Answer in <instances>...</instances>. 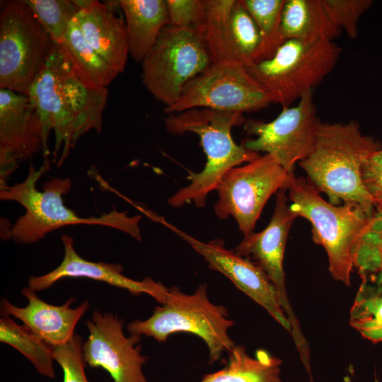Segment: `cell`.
I'll return each instance as SVG.
<instances>
[{
  "label": "cell",
  "mask_w": 382,
  "mask_h": 382,
  "mask_svg": "<svg viewBox=\"0 0 382 382\" xmlns=\"http://www.w3.org/2000/svg\"><path fill=\"white\" fill-rule=\"evenodd\" d=\"M85 324L89 332L82 345L85 363L103 368L114 382H147L142 371L147 357L141 354V345L135 346L141 336L126 337L123 319L95 310Z\"/></svg>",
  "instance_id": "cell-14"
},
{
  "label": "cell",
  "mask_w": 382,
  "mask_h": 382,
  "mask_svg": "<svg viewBox=\"0 0 382 382\" xmlns=\"http://www.w3.org/2000/svg\"><path fill=\"white\" fill-rule=\"evenodd\" d=\"M361 277L382 274V206L376 207L359 243L354 261Z\"/></svg>",
  "instance_id": "cell-30"
},
{
  "label": "cell",
  "mask_w": 382,
  "mask_h": 382,
  "mask_svg": "<svg viewBox=\"0 0 382 382\" xmlns=\"http://www.w3.org/2000/svg\"><path fill=\"white\" fill-rule=\"evenodd\" d=\"M288 200L286 190H279L277 193L273 214L267 226L260 232L244 236L233 250L240 256L254 260L264 270L274 285L282 308L291 324V335L300 358L306 359L310 357V348L289 302L283 268L288 234L294 221L298 217L291 209Z\"/></svg>",
  "instance_id": "cell-13"
},
{
  "label": "cell",
  "mask_w": 382,
  "mask_h": 382,
  "mask_svg": "<svg viewBox=\"0 0 382 382\" xmlns=\"http://www.w3.org/2000/svg\"><path fill=\"white\" fill-rule=\"evenodd\" d=\"M28 96L39 114L43 137V158L49 157L48 140L55 134L53 157L60 166L69 151L86 132H100L102 115L108 96V89H91L73 74L66 57L57 42L43 69L33 82Z\"/></svg>",
  "instance_id": "cell-1"
},
{
  "label": "cell",
  "mask_w": 382,
  "mask_h": 382,
  "mask_svg": "<svg viewBox=\"0 0 382 382\" xmlns=\"http://www.w3.org/2000/svg\"><path fill=\"white\" fill-rule=\"evenodd\" d=\"M236 1L204 0L203 16L193 28L204 46L212 64L226 62L239 63L230 28V16Z\"/></svg>",
  "instance_id": "cell-23"
},
{
  "label": "cell",
  "mask_w": 382,
  "mask_h": 382,
  "mask_svg": "<svg viewBox=\"0 0 382 382\" xmlns=\"http://www.w3.org/2000/svg\"><path fill=\"white\" fill-rule=\"evenodd\" d=\"M83 343V338L75 334L67 343L53 347L54 360L63 371V382H88L84 371Z\"/></svg>",
  "instance_id": "cell-32"
},
{
  "label": "cell",
  "mask_w": 382,
  "mask_h": 382,
  "mask_svg": "<svg viewBox=\"0 0 382 382\" xmlns=\"http://www.w3.org/2000/svg\"><path fill=\"white\" fill-rule=\"evenodd\" d=\"M59 44L73 74L87 88H106L119 74L88 43L74 19Z\"/></svg>",
  "instance_id": "cell-22"
},
{
  "label": "cell",
  "mask_w": 382,
  "mask_h": 382,
  "mask_svg": "<svg viewBox=\"0 0 382 382\" xmlns=\"http://www.w3.org/2000/svg\"><path fill=\"white\" fill-rule=\"evenodd\" d=\"M170 24L182 28H195L201 21L204 0H166Z\"/></svg>",
  "instance_id": "cell-33"
},
{
  "label": "cell",
  "mask_w": 382,
  "mask_h": 382,
  "mask_svg": "<svg viewBox=\"0 0 382 382\" xmlns=\"http://www.w3.org/2000/svg\"><path fill=\"white\" fill-rule=\"evenodd\" d=\"M224 368L205 375L200 382H282V360L264 349L250 357L242 345H235L228 353Z\"/></svg>",
  "instance_id": "cell-24"
},
{
  "label": "cell",
  "mask_w": 382,
  "mask_h": 382,
  "mask_svg": "<svg viewBox=\"0 0 382 382\" xmlns=\"http://www.w3.org/2000/svg\"><path fill=\"white\" fill-rule=\"evenodd\" d=\"M349 324L365 339L382 342V274L361 277Z\"/></svg>",
  "instance_id": "cell-25"
},
{
  "label": "cell",
  "mask_w": 382,
  "mask_h": 382,
  "mask_svg": "<svg viewBox=\"0 0 382 382\" xmlns=\"http://www.w3.org/2000/svg\"><path fill=\"white\" fill-rule=\"evenodd\" d=\"M125 18L129 54L143 61L162 30L170 24L166 0H120Z\"/></svg>",
  "instance_id": "cell-20"
},
{
  "label": "cell",
  "mask_w": 382,
  "mask_h": 382,
  "mask_svg": "<svg viewBox=\"0 0 382 382\" xmlns=\"http://www.w3.org/2000/svg\"><path fill=\"white\" fill-rule=\"evenodd\" d=\"M53 45L24 0L6 1L0 14V88L28 96Z\"/></svg>",
  "instance_id": "cell-8"
},
{
  "label": "cell",
  "mask_w": 382,
  "mask_h": 382,
  "mask_svg": "<svg viewBox=\"0 0 382 382\" xmlns=\"http://www.w3.org/2000/svg\"><path fill=\"white\" fill-rule=\"evenodd\" d=\"M342 30L330 20L322 0H285L280 33L289 40L333 41Z\"/></svg>",
  "instance_id": "cell-21"
},
{
  "label": "cell",
  "mask_w": 382,
  "mask_h": 382,
  "mask_svg": "<svg viewBox=\"0 0 382 382\" xmlns=\"http://www.w3.org/2000/svg\"><path fill=\"white\" fill-rule=\"evenodd\" d=\"M230 28L238 62L245 68L253 66L255 64L261 36L255 20L242 0H236L232 8Z\"/></svg>",
  "instance_id": "cell-28"
},
{
  "label": "cell",
  "mask_w": 382,
  "mask_h": 382,
  "mask_svg": "<svg viewBox=\"0 0 382 382\" xmlns=\"http://www.w3.org/2000/svg\"><path fill=\"white\" fill-rule=\"evenodd\" d=\"M161 305L155 307L148 319L129 323L130 335H144L159 342L177 332L196 335L207 344L211 363L236 345L228 334L235 322L228 318L224 306L209 301L207 284H200L192 294H184L176 286L168 288Z\"/></svg>",
  "instance_id": "cell-6"
},
{
  "label": "cell",
  "mask_w": 382,
  "mask_h": 382,
  "mask_svg": "<svg viewBox=\"0 0 382 382\" xmlns=\"http://www.w3.org/2000/svg\"><path fill=\"white\" fill-rule=\"evenodd\" d=\"M50 168V158H45L37 169L30 165L23 181L0 187L1 200L16 202L25 209L8 231L9 238L18 243L29 244L38 242L51 231L65 226L98 224L117 228L137 241L141 240V216H129L126 212L112 211L99 217L84 218L66 207L62 196L71 187V179L69 178L46 181L43 190L39 191L37 183Z\"/></svg>",
  "instance_id": "cell-4"
},
{
  "label": "cell",
  "mask_w": 382,
  "mask_h": 382,
  "mask_svg": "<svg viewBox=\"0 0 382 382\" xmlns=\"http://www.w3.org/2000/svg\"><path fill=\"white\" fill-rule=\"evenodd\" d=\"M381 149L378 141L361 132L356 121L322 122L312 151L298 163L330 203L356 204L371 216L375 206L364 186L361 168Z\"/></svg>",
  "instance_id": "cell-2"
},
{
  "label": "cell",
  "mask_w": 382,
  "mask_h": 382,
  "mask_svg": "<svg viewBox=\"0 0 382 382\" xmlns=\"http://www.w3.org/2000/svg\"><path fill=\"white\" fill-rule=\"evenodd\" d=\"M285 190L292 212L311 224L313 240L324 248L332 277L349 286L356 252L372 215L356 204L325 201L308 180L294 173Z\"/></svg>",
  "instance_id": "cell-5"
},
{
  "label": "cell",
  "mask_w": 382,
  "mask_h": 382,
  "mask_svg": "<svg viewBox=\"0 0 382 382\" xmlns=\"http://www.w3.org/2000/svg\"><path fill=\"white\" fill-rule=\"evenodd\" d=\"M243 113L197 108L169 114L164 119L166 129L171 134L187 132L197 134L207 161L199 173L190 172L188 185L168 199L173 208L188 203L204 207L208 195L216 190L224 175L231 168L250 162L260 154L237 144L232 136L233 127L244 125Z\"/></svg>",
  "instance_id": "cell-3"
},
{
  "label": "cell",
  "mask_w": 382,
  "mask_h": 382,
  "mask_svg": "<svg viewBox=\"0 0 382 382\" xmlns=\"http://www.w3.org/2000/svg\"><path fill=\"white\" fill-rule=\"evenodd\" d=\"M341 52L333 41L289 40L272 57L245 69L270 103L289 107L332 71Z\"/></svg>",
  "instance_id": "cell-7"
},
{
  "label": "cell",
  "mask_w": 382,
  "mask_h": 382,
  "mask_svg": "<svg viewBox=\"0 0 382 382\" xmlns=\"http://www.w3.org/2000/svg\"><path fill=\"white\" fill-rule=\"evenodd\" d=\"M61 239L64 250L62 262L45 274L31 276L28 284L33 290H45L62 278L86 277L126 289L134 295L146 294L161 304L163 303L168 287L161 282H156L151 277H146L142 281L127 277L122 274L123 267L120 264L86 260L74 250L72 237L64 234Z\"/></svg>",
  "instance_id": "cell-17"
},
{
  "label": "cell",
  "mask_w": 382,
  "mask_h": 382,
  "mask_svg": "<svg viewBox=\"0 0 382 382\" xmlns=\"http://www.w3.org/2000/svg\"><path fill=\"white\" fill-rule=\"evenodd\" d=\"M211 64L193 29L169 24L141 62V81L149 93L168 107L178 99L189 81Z\"/></svg>",
  "instance_id": "cell-9"
},
{
  "label": "cell",
  "mask_w": 382,
  "mask_h": 382,
  "mask_svg": "<svg viewBox=\"0 0 382 382\" xmlns=\"http://www.w3.org/2000/svg\"><path fill=\"white\" fill-rule=\"evenodd\" d=\"M79 11L75 21L84 38L118 74L125 67L129 54L125 21L117 14L118 1L75 0Z\"/></svg>",
  "instance_id": "cell-19"
},
{
  "label": "cell",
  "mask_w": 382,
  "mask_h": 382,
  "mask_svg": "<svg viewBox=\"0 0 382 382\" xmlns=\"http://www.w3.org/2000/svg\"><path fill=\"white\" fill-rule=\"evenodd\" d=\"M0 341L20 352L40 375L50 379L55 377L53 347L24 325H18L9 317H1Z\"/></svg>",
  "instance_id": "cell-26"
},
{
  "label": "cell",
  "mask_w": 382,
  "mask_h": 382,
  "mask_svg": "<svg viewBox=\"0 0 382 382\" xmlns=\"http://www.w3.org/2000/svg\"><path fill=\"white\" fill-rule=\"evenodd\" d=\"M151 213L150 218L176 233L208 262L209 267L228 277L235 286L264 308L289 333L291 324L280 304L277 292L264 272L255 262L225 248L219 238L207 243L200 241Z\"/></svg>",
  "instance_id": "cell-15"
},
{
  "label": "cell",
  "mask_w": 382,
  "mask_h": 382,
  "mask_svg": "<svg viewBox=\"0 0 382 382\" xmlns=\"http://www.w3.org/2000/svg\"><path fill=\"white\" fill-rule=\"evenodd\" d=\"M270 103L265 92L238 62L212 64L189 81L178 99L165 107L168 115L207 108L245 112L262 109Z\"/></svg>",
  "instance_id": "cell-11"
},
{
  "label": "cell",
  "mask_w": 382,
  "mask_h": 382,
  "mask_svg": "<svg viewBox=\"0 0 382 382\" xmlns=\"http://www.w3.org/2000/svg\"><path fill=\"white\" fill-rule=\"evenodd\" d=\"M21 294L28 299V304L21 308L2 299L1 316L19 319L27 329L52 347L66 344L71 340L76 324L90 308L87 300L76 308H71L70 305L76 301L75 297L68 299L61 306L47 303L29 286L25 287Z\"/></svg>",
  "instance_id": "cell-18"
},
{
  "label": "cell",
  "mask_w": 382,
  "mask_h": 382,
  "mask_svg": "<svg viewBox=\"0 0 382 382\" xmlns=\"http://www.w3.org/2000/svg\"><path fill=\"white\" fill-rule=\"evenodd\" d=\"M42 150V123L29 96L0 88V187L21 162Z\"/></svg>",
  "instance_id": "cell-16"
},
{
  "label": "cell",
  "mask_w": 382,
  "mask_h": 382,
  "mask_svg": "<svg viewBox=\"0 0 382 382\" xmlns=\"http://www.w3.org/2000/svg\"><path fill=\"white\" fill-rule=\"evenodd\" d=\"M45 30L55 42L59 43L79 7L75 1L24 0Z\"/></svg>",
  "instance_id": "cell-29"
},
{
  "label": "cell",
  "mask_w": 382,
  "mask_h": 382,
  "mask_svg": "<svg viewBox=\"0 0 382 382\" xmlns=\"http://www.w3.org/2000/svg\"><path fill=\"white\" fill-rule=\"evenodd\" d=\"M321 123L313 90L309 91L296 106L282 108L279 115L270 122L245 120L244 130L255 138L247 139L242 144L252 151L272 155L284 169L294 173L295 164L312 151Z\"/></svg>",
  "instance_id": "cell-12"
},
{
  "label": "cell",
  "mask_w": 382,
  "mask_h": 382,
  "mask_svg": "<svg viewBox=\"0 0 382 382\" xmlns=\"http://www.w3.org/2000/svg\"><path fill=\"white\" fill-rule=\"evenodd\" d=\"M361 180L374 206H382V149L371 154L363 164Z\"/></svg>",
  "instance_id": "cell-34"
},
{
  "label": "cell",
  "mask_w": 382,
  "mask_h": 382,
  "mask_svg": "<svg viewBox=\"0 0 382 382\" xmlns=\"http://www.w3.org/2000/svg\"><path fill=\"white\" fill-rule=\"evenodd\" d=\"M291 173L269 154L230 169L216 189L215 214L220 219L231 216L243 236L250 234L270 197L286 188Z\"/></svg>",
  "instance_id": "cell-10"
},
{
  "label": "cell",
  "mask_w": 382,
  "mask_h": 382,
  "mask_svg": "<svg viewBox=\"0 0 382 382\" xmlns=\"http://www.w3.org/2000/svg\"><path fill=\"white\" fill-rule=\"evenodd\" d=\"M331 21L341 30L344 29L351 39L358 34L360 16L369 9L371 0H322Z\"/></svg>",
  "instance_id": "cell-31"
},
{
  "label": "cell",
  "mask_w": 382,
  "mask_h": 382,
  "mask_svg": "<svg viewBox=\"0 0 382 382\" xmlns=\"http://www.w3.org/2000/svg\"><path fill=\"white\" fill-rule=\"evenodd\" d=\"M255 20L261 36L255 64L270 59L284 43L280 25L285 0H242Z\"/></svg>",
  "instance_id": "cell-27"
}]
</instances>
